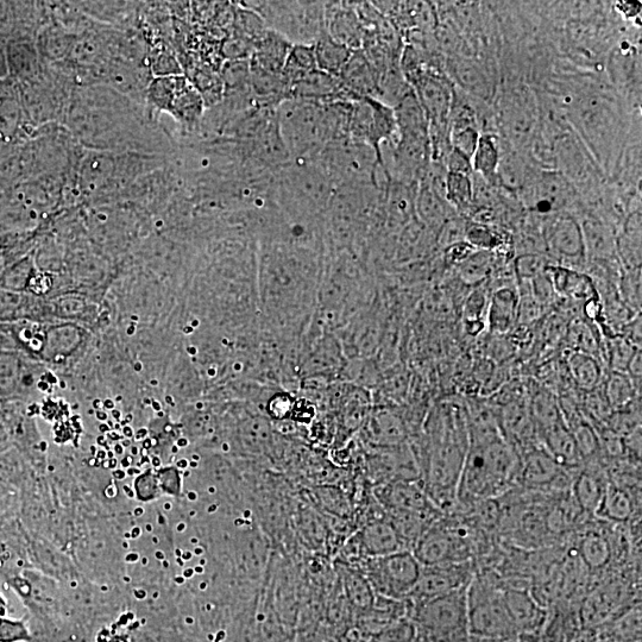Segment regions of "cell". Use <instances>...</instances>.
<instances>
[{
	"instance_id": "7a4b0ae2",
	"label": "cell",
	"mask_w": 642,
	"mask_h": 642,
	"mask_svg": "<svg viewBox=\"0 0 642 642\" xmlns=\"http://www.w3.org/2000/svg\"><path fill=\"white\" fill-rule=\"evenodd\" d=\"M425 492L440 514H456L458 484L469 450L465 406L439 409L428 431Z\"/></svg>"
},
{
	"instance_id": "c3c4849f",
	"label": "cell",
	"mask_w": 642,
	"mask_h": 642,
	"mask_svg": "<svg viewBox=\"0 0 642 642\" xmlns=\"http://www.w3.org/2000/svg\"><path fill=\"white\" fill-rule=\"evenodd\" d=\"M637 346L627 341L622 336L610 338L608 349V363L612 367V371H619V373H627L628 365L631 363Z\"/></svg>"
},
{
	"instance_id": "6f0895ef",
	"label": "cell",
	"mask_w": 642,
	"mask_h": 642,
	"mask_svg": "<svg viewBox=\"0 0 642 642\" xmlns=\"http://www.w3.org/2000/svg\"><path fill=\"white\" fill-rule=\"evenodd\" d=\"M9 78L8 66H6V56L4 44L0 43V80Z\"/></svg>"
},
{
	"instance_id": "e575fe53",
	"label": "cell",
	"mask_w": 642,
	"mask_h": 642,
	"mask_svg": "<svg viewBox=\"0 0 642 642\" xmlns=\"http://www.w3.org/2000/svg\"><path fill=\"white\" fill-rule=\"evenodd\" d=\"M313 50L319 71L335 75V77H339V74H341L343 68L348 64L352 54L355 52V50L332 39L327 33L320 36L319 39L313 43Z\"/></svg>"
},
{
	"instance_id": "bcb514c9",
	"label": "cell",
	"mask_w": 642,
	"mask_h": 642,
	"mask_svg": "<svg viewBox=\"0 0 642 642\" xmlns=\"http://www.w3.org/2000/svg\"><path fill=\"white\" fill-rule=\"evenodd\" d=\"M551 256L546 254H524L515 258L514 274L518 282H530L546 273L552 266Z\"/></svg>"
},
{
	"instance_id": "2e32d148",
	"label": "cell",
	"mask_w": 642,
	"mask_h": 642,
	"mask_svg": "<svg viewBox=\"0 0 642 642\" xmlns=\"http://www.w3.org/2000/svg\"><path fill=\"white\" fill-rule=\"evenodd\" d=\"M575 121L587 137L590 147L597 156L607 154V147L615 142L616 121L614 112L610 111L609 103L602 98L584 99L575 106Z\"/></svg>"
},
{
	"instance_id": "f546056e",
	"label": "cell",
	"mask_w": 642,
	"mask_h": 642,
	"mask_svg": "<svg viewBox=\"0 0 642 642\" xmlns=\"http://www.w3.org/2000/svg\"><path fill=\"white\" fill-rule=\"evenodd\" d=\"M455 210L448 201L425 184L418 185L417 198H415V217L419 222L436 234L446 222L453 218Z\"/></svg>"
},
{
	"instance_id": "9f6ffc18",
	"label": "cell",
	"mask_w": 642,
	"mask_h": 642,
	"mask_svg": "<svg viewBox=\"0 0 642 642\" xmlns=\"http://www.w3.org/2000/svg\"><path fill=\"white\" fill-rule=\"evenodd\" d=\"M415 623L401 621L383 633L381 642H412L415 634Z\"/></svg>"
},
{
	"instance_id": "83f0119b",
	"label": "cell",
	"mask_w": 642,
	"mask_h": 642,
	"mask_svg": "<svg viewBox=\"0 0 642 642\" xmlns=\"http://www.w3.org/2000/svg\"><path fill=\"white\" fill-rule=\"evenodd\" d=\"M343 349L337 338L324 336L308 352L301 369L307 377L336 374L343 367Z\"/></svg>"
},
{
	"instance_id": "5bb4252c",
	"label": "cell",
	"mask_w": 642,
	"mask_h": 642,
	"mask_svg": "<svg viewBox=\"0 0 642 642\" xmlns=\"http://www.w3.org/2000/svg\"><path fill=\"white\" fill-rule=\"evenodd\" d=\"M522 200L533 213L541 216L568 212L575 203V190L565 175L541 172L527 181L522 188Z\"/></svg>"
},
{
	"instance_id": "e0dca14e",
	"label": "cell",
	"mask_w": 642,
	"mask_h": 642,
	"mask_svg": "<svg viewBox=\"0 0 642 642\" xmlns=\"http://www.w3.org/2000/svg\"><path fill=\"white\" fill-rule=\"evenodd\" d=\"M289 99L310 100L321 104L356 100L346 91L339 77L321 72L319 69L294 83L291 86Z\"/></svg>"
},
{
	"instance_id": "8fae6325",
	"label": "cell",
	"mask_w": 642,
	"mask_h": 642,
	"mask_svg": "<svg viewBox=\"0 0 642 642\" xmlns=\"http://www.w3.org/2000/svg\"><path fill=\"white\" fill-rule=\"evenodd\" d=\"M421 568L412 551H400L392 555L369 558L365 563L364 576L371 588L386 599H408L417 584Z\"/></svg>"
},
{
	"instance_id": "30bf717a",
	"label": "cell",
	"mask_w": 642,
	"mask_h": 642,
	"mask_svg": "<svg viewBox=\"0 0 642 642\" xmlns=\"http://www.w3.org/2000/svg\"><path fill=\"white\" fill-rule=\"evenodd\" d=\"M147 100L155 110L167 112L185 129L198 128L205 116V100L185 75L151 80Z\"/></svg>"
},
{
	"instance_id": "d590c367",
	"label": "cell",
	"mask_w": 642,
	"mask_h": 642,
	"mask_svg": "<svg viewBox=\"0 0 642 642\" xmlns=\"http://www.w3.org/2000/svg\"><path fill=\"white\" fill-rule=\"evenodd\" d=\"M566 368L575 385L585 393L591 392L602 383L600 361L584 352L571 350L566 357Z\"/></svg>"
},
{
	"instance_id": "4fadbf2b",
	"label": "cell",
	"mask_w": 642,
	"mask_h": 642,
	"mask_svg": "<svg viewBox=\"0 0 642 642\" xmlns=\"http://www.w3.org/2000/svg\"><path fill=\"white\" fill-rule=\"evenodd\" d=\"M543 238L551 258L555 257L560 266L577 270L578 263H587L582 226L575 214L564 212L547 218Z\"/></svg>"
},
{
	"instance_id": "9c48e42d",
	"label": "cell",
	"mask_w": 642,
	"mask_h": 642,
	"mask_svg": "<svg viewBox=\"0 0 642 642\" xmlns=\"http://www.w3.org/2000/svg\"><path fill=\"white\" fill-rule=\"evenodd\" d=\"M467 589L415 604V626L428 641L471 642Z\"/></svg>"
},
{
	"instance_id": "db71d44e",
	"label": "cell",
	"mask_w": 642,
	"mask_h": 642,
	"mask_svg": "<svg viewBox=\"0 0 642 642\" xmlns=\"http://www.w3.org/2000/svg\"><path fill=\"white\" fill-rule=\"evenodd\" d=\"M22 294L0 289V320L8 321L17 317L22 307Z\"/></svg>"
},
{
	"instance_id": "5b68a950",
	"label": "cell",
	"mask_w": 642,
	"mask_h": 642,
	"mask_svg": "<svg viewBox=\"0 0 642 642\" xmlns=\"http://www.w3.org/2000/svg\"><path fill=\"white\" fill-rule=\"evenodd\" d=\"M283 142L292 161H313L330 144L325 105L288 99L276 109Z\"/></svg>"
},
{
	"instance_id": "91938a15",
	"label": "cell",
	"mask_w": 642,
	"mask_h": 642,
	"mask_svg": "<svg viewBox=\"0 0 642 642\" xmlns=\"http://www.w3.org/2000/svg\"><path fill=\"white\" fill-rule=\"evenodd\" d=\"M5 613H6V604H5V601L3 600L2 595H0V619L4 618Z\"/></svg>"
},
{
	"instance_id": "484cf974",
	"label": "cell",
	"mask_w": 642,
	"mask_h": 642,
	"mask_svg": "<svg viewBox=\"0 0 642 642\" xmlns=\"http://www.w3.org/2000/svg\"><path fill=\"white\" fill-rule=\"evenodd\" d=\"M342 84L356 100L377 96V74L362 49L355 50L339 74Z\"/></svg>"
},
{
	"instance_id": "f1b7e54d",
	"label": "cell",
	"mask_w": 642,
	"mask_h": 642,
	"mask_svg": "<svg viewBox=\"0 0 642 642\" xmlns=\"http://www.w3.org/2000/svg\"><path fill=\"white\" fill-rule=\"evenodd\" d=\"M360 545L364 555L369 558L388 556L407 550L404 541L390 521L371 522L361 534Z\"/></svg>"
},
{
	"instance_id": "277c9868",
	"label": "cell",
	"mask_w": 642,
	"mask_h": 642,
	"mask_svg": "<svg viewBox=\"0 0 642 642\" xmlns=\"http://www.w3.org/2000/svg\"><path fill=\"white\" fill-rule=\"evenodd\" d=\"M335 192L317 161H292L274 174L273 201L288 217L324 220Z\"/></svg>"
},
{
	"instance_id": "7c38bea8",
	"label": "cell",
	"mask_w": 642,
	"mask_h": 642,
	"mask_svg": "<svg viewBox=\"0 0 642 642\" xmlns=\"http://www.w3.org/2000/svg\"><path fill=\"white\" fill-rule=\"evenodd\" d=\"M350 137L373 148L385 171L382 148L393 144L398 138L393 107L370 97L352 102Z\"/></svg>"
},
{
	"instance_id": "f35d334b",
	"label": "cell",
	"mask_w": 642,
	"mask_h": 642,
	"mask_svg": "<svg viewBox=\"0 0 642 642\" xmlns=\"http://www.w3.org/2000/svg\"><path fill=\"white\" fill-rule=\"evenodd\" d=\"M316 69L318 68L313 44H293L285 67L282 69V75L286 79L289 88H291L294 83L304 78L305 75L316 71Z\"/></svg>"
},
{
	"instance_id": "8992f818",
	"label": "cell",
	"mask_w": 642,
	"mask_h": 642,
	"mask_svg": "<svg viewBox=\"0 0 642 642\" xmlns=\"http://www.w3.org/2000/svg\"><path fill=\"white\" fill-rule=\"evenodd\" d=\"M471 637L514 639L519 634L508 613L503 587L493 576L475 572L467 589Z\"/></svg>"
},
{
	"instance_id": "603a6c76",
	"label": "cell",
	"mask_w": 642,
	"mask_h": 642,
	"mask_svg": "<svg viewBox=\"0 0 642 642\" xmlns=\"http://www.w3.org/2000/svg\"><path fill=\"white\" fill-rule=\"evenodd\" d=\"M585 256L588 262H610L616 255V238L612 225L606 220L587 214L582 220Z\"/></svg>"
},
{
	"instance_id": "7dc6e473",
	"label": "cell",
	"mask_w": 642,
	"mask_h": 642,
	"mask_svg": "<svg viewBox=\"0 0 642 642\" xmlns=\"http://www.w3.org/2000/svg\"><path fill=\"white\" fill-rule=\"evenodd\" d=\"M465 241L476 250L494 251L502 247L503 237L492 225L472 223L465 229Z\"/></svg>"
},
{
	"instance_id": "94428289",
	"label": "cell",
	"mask_w": 642,
	"mask_h": 642,
	"mask_svg": "<svg viewBox=\"0 0 642 642\" xmlns=\"http://www.w3.org/2000/svg\"><path fill=\"white\" fill-rule=\"evenodd\" d=\"M615 642H629V641H615ZM638 642H640V641H638Z\"/></svg>"
},
{
	"instance_id": "52a82bcc",
	"label": "cell",
	"mask_w": 642,
	"mask_h": 642,
	"mask_svg": "<svg viewBox=\"0 0 642 642\" xmlns=\"http://www.w3.org/2000/svg\"><path fill=\"white\" fill-rule=\"evenodd\" d=\"M337 188L382 187L379 157L367 144L348 137L329 144L316 160Z\"/></svg>"
},
{
	"instance_id": "f5cc1de1",
	"label": "cell",
	"mask_w": 642,
	"mask_h": 642,
	"mask_svg": "<svg viewBox=\"0 0 642 642\" xmlns=\"http://www.w3.org/2000/svg\"><path fill=\"white\" fill-rule=\"evenodd\" d=\"M28 628L22 621H15L6 618L0 619V642H22L29 641Z\"/></svg>"
},
{
	"instance_id": "ab89813d",
	"label": "cell",
	"mask_w": 642,
	"mask_h": 642,
	"mask_svg": "<svg viewBox=\"0 0 642 642\" xmlns=\"http://www.w3.org/2000/svg\"><path fill=\"white\" fill-rule=\"evenodd\" d=\"M445 199L455 211L467 213L474 209L472 175L448 173L445 182Z\"/></svg>"
},
{
	"instance_id": "4dcf8cb0",
	"label": "cell",
	"mask_w": 642,
	"mask_h": 642,
	"mask_svg": "<svg viewBox=\"0 0 642 642\" xmlns=\"http://www.w3.org/2000/svg\"><path fill=\"white\" fill-rule=\"evenodd\" d=\"M368 439L379 448H400L406 440V427L398 414L380 409L371 415L367 426Z\"/></svg>"
},
{
	"instance_id": "7bdbcfd3",
	"label": "cell",
	"mask_w": 642,
	"mask_h": 642,
	"mask_svg": "<svg viewBox=\"0 0 642 642\" xmlns=\"http://www.w3.org/2000/svg\"><path fill=\"white\" fill-rule=\"evenodd\" d=\"M603 388L613 412L631 405L638 398V390L632 380L627 374L619 371L610 373L606 383H603Z\"/></svg>"
},
{
	"instance_id": "4316f807",
	"label": "cell",
	"mask_w": 642,
	"mask_h": 642,
	"mask_svg": "<svg viewBox=\"0 0 642 642\" xmlns=\"http://www.w3.org/2000/svg\"><path fill=\"white\" fill-rule=\"evenodd\" d=\"M117 159L112 154L91 151L80 166V187L92 193L111 187L117 178Z\"/></svg>"
},
{
	"instance_id": "8d00e7d4",
	"label": "cell",
	"mask_w": 642,
	"mask_h": 642,
	"mask_svg": "<svg viewBox=\"0 0 642 642\" xmlns=\"http://www.w3.org/2000/svg\"><path fill=\"white\" fill-rule=\"evenodd\" d=\"M501 156V140L495 134H483L478 141L471 166L475 174L497 186L496 174Z\"/></svg>"
},
{
	"instance_id": "9a60e30c",
	"label": "cell",
	"mask_w": 642,
	"mask_h": 642,
	"mask_svg": "<svg viewBox=\"0 0 642 642\" xmlns=\"http://www.w3.org/2000/svg\"><path fill=\"white\" fill-rule=\"evenodd\" d=\"M475 572L474 562L423 566L418 582L408 599L417 604L468 587Z\"/></svg>"
},
{
	"instance_id": "44dd1931",
	"label": "cell",
	"mask_w": 642,
	"mask_h": 642,
	"mask_svg": "<svg viewBox=\"0 0 642 642\" xmlns=\"http://www.w3.org/2000/svg\"><path fill=\"white\" fill-rule=\"evenodd\" d=\"M557 297L570 301L588 302L600 298L595 280L590 274L560 264H552L546 269Z\"/></svg>"
},
{
	"instance_id": "ee69618b",
	"label": "cell",
	"mask_w": 642,
	"mask_h": 642,
	"mask_svg": "<svg viewBox=\"0 0 642 642\" xmlns=\"http://www.w3.org/2000/svg\"><path fill=\"white\" fill-rule=\"evenodd\" d=\"M496 256L494 251L476 250L467 261L457 267L459 276L465 283H482L495 274Z\"/></svg>"
},
{
	"instance_id": "7402d4cb",
	"label": "cell",
	"mask_w": 642,
	"mask_h": 642,
	"mask_svg": "<svg viewBox=\"0 0 642 642\" xmlns=\"http://www.w3.org/2000/svg\"><path fill=\"white\" fill-rule=\"evenodd\" d=\"M9 78L16 84L27 83L43 71V61L33 39H15L5 43Z\"/></svg>"
},
{
	"instance_id": "1f68e13d",
	"label": "cell",
	"mask_w": 642,
	"mask_h": 642,
	"mask_svg": "<svg viewBox=\"0 0 642 642\" xmlns=\"http://www.w3.org/2000/svg\"><path fill=\"white\" fill-rule=\"evenodd\" d=\"M608 483L609 478L601 474L600 469L585 468L578 471L571 492L585 514L595 515Z\"/></svg>"
},
{
	"instance_id": "ba28073f",
	"label": "cell",
	"mask_w": 642,
	"mask_h": 642,
	"mask_svg": "<svg viewBox=\"0 0 642 642\" xmlns=\"http://www.w3.org/2000/svg\"><path fill=\"white\" fill-rule=\"evenodd\" d=\"M244 8L253 10L268 29L293 44H313L326 33L325 3L320 2H261Z\"/></svg>"
},
{
	"instance_id": "d6a6232c",
	"label": "cell",
	"mask_w": 642,
	"mask_h": 642,
	"mask_svg": "<svg viewBox=\"0 0 642 642\" xmlns=\"http://www.w3.org/2000/svg\"><path fill=\"white\" fill-rule=\"evenodd\" d=\"M634 513L635 497L609 481L595 515L614 524H626L633 519Z\"/></svg>"
},
{
	"instance_id": "681fc988",
	"label": "cell",
	"mask_w": 642,
	"mask_h": 642,
	"mask_svg": "<svg viewBox=\"0 0 642 642\" xmlns=\"http://www.w3.org/2000/svg\"><path fill=\"white\" fill-rule=\"evenodd\" d=\"M22 380L21 360L10 352L0 354V392L11 393Z\"/></svg>"
},
{
	"instance_id": "ffe728a7",
	"label": "cell",
	"mask_w": 642,
	"mask_h": 642,
	"mask_svg": "<svg viewBox=\"0 0 642 642\" xmlns=\"http://www.w3.org/2000/svg\"><path fill=\"white\" fill-rule=\"evenodd\" d=\"M379 499L389 513H440L417 482L387 483L380 488Z\"/></svg>"
},
{
	"instance_id": "d6986e66",
	"label": "cell",
	"mask_w": 642,
	"mask_h": 642,
	"mask_svg": "<svg viewBox=\"0 0 642 642\" xmlns=\"http://www.w3.org/2000/svg\"><path fill=\"white\" fill-rule=\"evenodd\" d=\"M503 596L519 637H535L546 621L541 604L524 589L503 588Z\"/></svg>"
},
{
	"instance_id": "836d02e7",
	"label": "cell",
	"mask_w": 642,
	"mask_h": 642,
	"mask_svg": "<svg viewBox=\"0 0 642 642\" xmlns=\"http://www.w3.org/2000/svg\"><path fill=\"white\" fill-rule=\"evenodd\" d=\"M77 37L68 33L58 25H49L42 28L37 34L36 47L39 50L42 61L55 62L59 64L62 60L69 58L73 44Z\"/></svg>"
},
{
	"instance_id": "11a10c76",
	"label": "cell",
	"mask_w": 642,
	"mask_h": 642,
	"mask_svg": "<svg viewBox=\"0 0 642 642\" xmlns=\"http://www.w3.org/2000/svg\"><path fill=\"white\" fill-rule=\"evenodd\" d=\"M475 251L476 249L467 241L453 243L445 248V262L448 266L457 268L464 261H467Z\"/></svg>"
},
{
	"instance_id": "6da1fadb",
	"label": "cell",
	"mask_w": 642,
	"mask_h": 642,
	"mask_svg": "<svg viewBox=\"0 0 642 642\" xmlns=\"http://www.w3.org/2000/svg\"><path fill=\"white\" fill-rule=\"evenodd\" d=\"M326 251L263 239L257 242L258 308L276 335L294 336L317 308Z\"/></svg>"
},
{
	"instance_id": "816d5d0a",
	"label": "cell",
	"mask_w": 642,
	"mask_h": 642,
	"mask_svg": "<svg viewBox=\"0 0 642 642\" xmlns=\"http://www.w3.org/2000/svg\"><path fill=\"white\" fill-rule=\"evenodd\" d=\"M481 132L475 128H465L450 131V144L453 150L458 151L470 161L475 154Z\"/></svg>"
},
{
	"instance_id": "f6af8a7d",
	"label": "cell",
	"mask_w": 642,
	"mask_h": 642,
	"mask_svg": "<svg viewBox=\"0 0 642 642\" xmlns=\"http://www.w3.org/2000/svg\"><path fill=\"white\" fill-rule=\"evenodd\" d=\"M34 263L29 257L12 263L0 274V289L3 291L22 293L34 278Z\"/></svg>"
},
{
	"instance_id": "60d3db41",
	"label": "cell",
	"mask_w": 642,
	"mask_h": 642,
	"mask_svg": "<svg viewBox=\"0 0 642 642\" xmlns=\"http://www.w3.org/2000/svg\"><path fill=\"white\" fill-rule=\"evenodd\" d=\"M489 295L482 287L471 292L463 308V324L468 335L475 337L486 329Z\"/></svg>"
},
{
	"instance_id": "3957f363",
	"label": "cell",
	"mask_w": 642,
	"mask_h": 642,
	"mask_svg": "<svg viewBox=\"0 0 642 642\" xmlns=\"http://www.w3.org/2000/svg\"><path fill=\"white\" fill-rule=\"evenodd\" d=\"M521 458L505 438L487 444H469L458 484L457 513L474 503L497 499L515 487Z\"/></svg>"
},
{
	"instance_id": "b9f144b4",
	"label": "cell",
	"mask_w": 642,
	"mask_h": 642,
	"mask_svg": "<svg viewBox=\"0 0 642 642\" xmlns=\"http://www.w3.org/2000/svg\"><path fill=\"white\" fill-rule=\"evenodd\" d=\"M579 556L588 568L600 570L612 559V546L604 535L589 532L579 541Z\"/></svg>"
},
{
	"instance_id": "d4e9b609",
	"label": "cell",
	"mask_w": 642,
	"mask_h": 642,
	"mask_svg": "<svg viewBox=\"0 0 642 642\" xmlns=\"http://www.w3.org/2000/svg\"><path fill=\"white\" fill-rule=\"evenodd\" d=\"M293 43L272 29H267L255 41L254 53L249 60L250 67L261 71L281 74Z\"/></svg>"
},
{
	"instance_id": "74e56055",
	"label": "cell",
	"mask_w": 642,
	"mask_h": 642,
	"mask_svg": "<svg viewBox=\"0 0 642 642\" xmlns=\"http://www.w3.org/2000/svg\"><path fill=\"white\" fill-rule=\"evenodd\" d=\"M525 160L515 151L502 148L499 168H497V185L505 187L508 192H521L527 181L530 180Z\"/></svg>"
},
{
	"instance_id": "680465c9",
	"label": "cell",
	"mask_w": 642,
	"mask_h": 642,
	"mask_svg": "<svg viewBox=\"0 0 642 642\" xmlns=\"http://www.w3.org/2000/svg\"><path fill=\"white\" fill-rule=\"evenodd\" d=\"M471 642H524L520 637L514 639H488L471 637Z\"/></svg>"
},
{
	"instance_id": "f907efd6",
	"label": "cell",
	"mask_w": 642,
	"mask_h": 642,
	"mask_svg": "<svg viewBox=\"0 0 642 642\" xmlns=\"http://www.w3.org/2000/svg\"><path fill=\"white\" fill-rule=\"evenodd\" d=\"M570 338L571 344H574L575 348L572 350L584 352V354L593 356L597 360L602 356V351L599 349V341H597L589 325L583 323V321H579V323L572 326Z\"/></svg>"
},
{
	"instance_id": "cb8c5ba5",
	"label": "cell",
	"mask_w": 642,
	"mask_h": 642,
	"mask_svg": "<svg viewBox=\"0 0 642 642\" xmlns=\"http://www.w3.org/2000/svg\"><path fill=\"white\" fill-rule=\"evenodd\" d=\"M519 293L512 285L500 286L489 295L487 326L495 335H506L518 323Z\"/></svg>"
},
{
	"instance_id": "ac0fdd59",
	"label": "cell",
	"mask_w": 642,
	"mask_h": 642,
	"mask_svg": "<svg viewBox=\"0 0 642 642\" xmlns=\"http://www.w3.org/2000/svg\"><path fill=\"white\" fill-rule=\"evenodd\" d=\"M325 29L335 39L352 50L362 49L364 29L356 5L325 3Z\"/></svg>"
}]
</instances>
